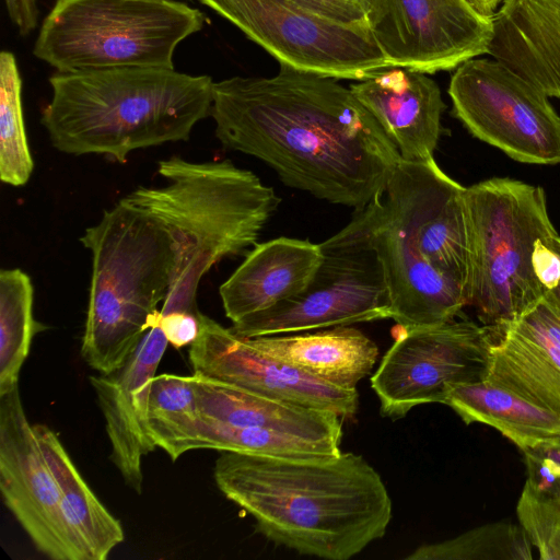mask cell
<instances>
[{"instance_id":"6da1fadb","label":"cell","mask_w":560,"mask_h":560,"mask_svg":"<svg viewBox=\"0 0 560 560\" xmlns=\"http://www.w3.org/2000/svg\"><path fill=\"white\" fill-rule=\"evenodd\" d=\"M279 66L271 77L214 82L215 137L269 165L292 188L365 208L401 160L396 145L339 79Z\"/></svg>"},{"instance_id":"7a4b0ae2","label":"cell","mask_w":560,"mask_h":560,"mask_svg":"<svg viewBox=\"0 0 560 560\" xmlns=\"http://www.w3.org/2000/svg\"><path fill=\"white\" fill-rule=\"evenodd\" d=\"M213 477L268 540L300 555L348 560L384 537L392 499L354 453L266 456L221 452Z\"/></svg>"},{"instance_id":"3957f363","label":"cell","mask_w":560,"mask_h":560,"mask_svg":"<svg viewBox=\"0 0 560 560\" xmlns=\"http://www.w3.org/2000/svg\"><path fill=\"white\" fill-rule=\"evenodd\" d=\"M465 190L435 160H400L384 191L346 225L376 253L400 328L445 323L468 305Z\"/></svg>"},{"instance_id":"277c9868","label":"cell","mask_w":560,"mask_h":560,"mask_svg":"<svg viewBox=\"0 0 560 560\" xmlns=\"http://www.w3.org/2000/svg\"><path fill=\"white\" fill-rule=\"evenodd\" d=\"M49 84L40 122L51 145L125 163L135 150L187 141L211 115L214 81L175 68L128 67L56 72Z\"/></svg>"},{"instance_id":"5b68a950","label":"cell","mask_w":560,"mask_h":560,"mask_svg":"<svg viewBox=\"0 0 560 560\" xmlns=\"http://www.w3.org/2000/svg\"><path fill=\"white\" fill-rule=\"evenodd\" d=\"M158 173L165 185L139 186L125 198L156 219L172 240L174 266L161 314H198L202 277L257 244L280 198L229 160L191 162L173 155L159 162Z\"/></svg>"},{"instance_id":"8992f818","label":"cell","mask_w":560,"mask_h":560,"mask_svg":"<svg viewBox=\"0 0 560 560\" xmlns=\"http://www.w3.org/2000/svg\"><path fill=\"white\" fill-rule=\"evenodd\" d=\"M92 272L81 354L100 374L120 368L154 323L174 266L163 225L125 197L85 230Z\"/></svg>"},{"instance_id":"52a82bcc","label":"cell","mask_w":560,"mask_h":560,"mask_svg":"<svg viewBox=\"0 0 560 560\" xmlns=\"http://www.w3.org/2000/svg\"><path fill=\"white\" fill-rule=\"evenodd\" d=\"M465 201L468 305L485 326L512 322L546 294L533 266L537 242L558 235L545 190L494 177L466 187Z\"/></svg>"},{"instance_id":"ba28073f","label":"cell","mask_w":560,"mask_h":560,"mask_svg":"<svg viewBox=\"0 0 560 560\" xmlns=\"http://www.w3.org/2000/svg\"><path fill=\"white\" fill-rule=\"evenodd\" d=\"M203 24L201 11L175 0H56L33 55L62 73L174 68L177 46Z\"/></svg>"},{"instance_id":"9c48e42d","label":"cell","mask_w":560,"mask_h":560,"mask_svg":"<svg viewBox=\"0 0 560 560\" xmlns=\"http://www.w3.org/2000/svg\"><path fill=\"white\" fill-rule=\"evenodd\" d=\"M320 248L323 260L301 292L230 328L259 337L392 318L382 264L364 240L345 226Z\"/></svg>"},{"instance_id":"30bf717a","label":"cell","mask_w":560,"mask_h":560,"mask_svg":"<svg viewBox=\"0 0 560 560\" xmlns=\"http://www.w3.org/2000/svg\"><path fill=\"white\" fill-rule=\"evenodd\" d=\"M279 63L336 79L362 80L389 67L366 24L317 14L293 0H199Z\"/></svg>"},{"instance_id":"8fae6325","label":"cell","mask_w":560,"mask_h":560,"mask_svg":"<svg viewBox=\"0 0 560 560\" xmlns=\"http://www.w3.org/2000/svg\"><path fill=\"white\" fill-rule=\"evenodd\" d=\"M448 95L453 114L474 137L522 163H560V117L549 96L501 62L465 61Z\"/></svg>"},{"instance_id":"7c38bea8","label":"cell","mask_w":560,"mask_h":560,"mask_svg":"<svg viewBox=\"0 0 560 560\" xmlns=\"http://www.w3.org/2000/svg\"><path fill=\"white\" fill-rule=\"evenodd\" d=\"M488 348L487 327L469 319L401 328L371 377L382 416L400 419L417 406L443 404L456 385L482 380Z\"/></svg>"},{"instance_id":"4fadbf2b","label":"cell","mask_w":560,"mask_h":560,"mask_svg":"<svg viewBox=\"0 0 560 560\" xmlns=\"http://www.w3.org/2000/svg\"><path fill=\"white\" fill-rule=\"evenodd\" d=\"M366 25L389 67L427 74L488 54L493 36L467 0H369Z\"/></svg>"},{"instance_id":"5bb4252c","label":"cell","mask_w":560,"mask_h":560,"mask_svg":"<svg viewBox=\"0 0 560 560\" xmlns=\"http://www.w3.org/2000/svg\"><path fill=\"white\" fill-rule=\"evenodd\" d=\"M0 491L8 510L43 555L52 560H82L19 386L0 396Z\"/></svg>"},{"instance_id":"9a60e30c","label":"cell","mask_w":560,"mask_h":560,"mask_svg":"<svg viewBox=\"0 0 560 560\" xmlns=\"http://www.w3.org/2000/svg\"><path fill=\"white\" fill-rule=\"evenodd\" d=\"M199 322V335L188 351L194 373L341 419L355 416L357 388L336 386L275 358L201 312Z\"/></svg>"},{"instance_id":"2e32d148","label":"cell","mask_w":560,"mask_h":560,"mask_svg":"<svg viewBox=\"0 0 560 560\" xmlns=\"http://www.w3.org/2000/svg\"><path fill=\"white\" fill-rule=\"evenodd\" d=\"M168 341L160 325L152 326L125 363L108 374L90 376L110 443V459L125 483L142 491V458L156 447L148 427L152 380Z\"/></svg>"},{"instance_id":"e0dca14e","label":"cell","mask_w":560,"mask_h":560,"mask_svg":"<svg viewBox=\"0 0 560 560\" xmlns=\"http://www.w3.org/2000/svg\"><path fill=\"white\" fill-rule=\"evenodd\" d=\"M349 88L396 145L401 160H434L446 105L438 83L427 73L387 67Z\"/></svg>"},{"instance_id":"ac0fdd59","label":"cell","mask_w":560,"mask_h":560,"mask_svg":"<svg viewBox=\"0 0 560 560\" xmlns=\"http://www.w3.org/2000/svg\"><path fill=\"white\" fill-rule=\"evenodd\" d=\"M323 260L320 244L278 237L256 244L219 289L232 324L301 292Z\"/></svg>"},{"instance_id":"d6986e66","label":"cell","mask_w":560,"mask_h":560,"mask_svg":"<svg viewBox=\"0 0 560 560\" xmlns=\"http://www.w3.org/2000/svg\"><path fill=\"white\" fill-rule=\"evenodd\" d=\"M492 25L488 54L560 98V0H503Z\"/></svg>"},{"instance_id":"ffe728a7","label":"cell","mask_w":560,"mask_h":560,"mask_svg":"<svg viewBox=\"0 0 560 560\" xmlns=\"http://www.w3.org/2000/svg\"><path fill=\"white\" fill-rule=\"evenodd\" d=\"M188 377L207 419L238 429L287 432L341 452L342 419L332 412L269 398L197 373Z\"/></svg>"},{"instance_id":"44dd1931","label":"cell","mask_w":560,"mask_h":560,"mask_svg":"<svg viewBox=\"0 0 560 560\" xmlns=\"http://www.w3.org/2000/svg\"><path fill=\"white\" fill-rule=\"evenodd\" d=\"M264 352L346 388L368 376L378 357L376 343L348 326L290 336L248 337Z\"/></svg>"},{"instance_id":"7402d4cb","label":"cell","mask_w":560,"mask_h":560,"mask_svg":"<svg viewBox=\"0 0 560 560\" xmlns=\"http://www.w3.org/2000/svg\"><path fill=\"white\" fill-rule=\"evenodd\" d=\"M33 427L59 487L62 514L82 560H106L125 539L120 522L91 490L57 434L46 424Z\"/></svg>"},{"instance_id":"603a6c76","label":"cell","mask_w":560,"mask_h":560,"mask_svg":"<svg viewBox=\"0 0 560 560\" xmlns=\"http://www.w3.org/2000/svg\"><path fill=\"white\" fill-rule=\"evenodd\" d=\"M466 424H487L520 451L560 438V415L486 380L452 387L444 399Z\"/></svg>"},{"instance_id":"cb8c5ba5","label":"cell","mask_w":560,"mask_h":560,"mask_svg":"<svg viewBox=\"0 0 560 560\" xmlns=\"http://www.w3.org/2000/svg\"><path fill=\"white\" fill-rule=\"evenodd\" d=\"M486 327L489 348L482 380L560 415V374L504 324Z\"/></svg>"},{"instance_id":"d4e9b609","label":"cell","mask_w":560,"mask_h":560,"mask_svg":"<svg viewBox=\"0 0 560 560\" xmlns=\"http://www.w3.org/2000/svg\"><path fill=\"white\" fill-rule=\"evenodd\" d=\"M200 411L188 376L160 374L152 380L148 427L156 447L175 462L197 450Z\"/></svg>"},{"instance_id":"484cf974","label":"cell","mask_w":560,"mask_h":560,"mask_svg":"<svg viewBox=\"0 0 560 560\" xmlns=\"http://www.w3.org/2000/svg\"><path fill=\"white\" fill-rule=\"evenodd\" d=\"M34 288L21 269L0 271V396L19 386L33 337L44 326L33 315Z\"/></svg>"},{"instance_id":"4316f807","label":"cell","mask_w":560,"mask_h":560,"mask_svg":"<svg viewBox=\"0 0 560 560\" xmlns=\"http://www.w3.org/2000/svg\"><path fill=\"white\" fill-rule=\"evenodd\" d=\"M21 96L16 58L3 50L0 54V179L14 187L25 185L34 171Z\"/></svg>"},{"instance_id":"83f0119b","label":"cell","mask_w":560,"mask_h":560,"mask_svg":"<svg viewBox=\"0 0 560 560\" xmlns=\"http://www.w3.org/2000/svg\"><path fill=\"white\" fill-rule=\"evenodd\" d=\"M532 544L518 524L500 521L472 528L451 539L423 544L408 560H530Z\"/></svg>"},{"instance_id":"f1b7e54d","label":"cell","mask_w":560,"mask_h":560,"mask_svg":"<svg viewBox=\"0 0 560 560\" xmlns=\"http://www.w3.org/2000/svg\"><path fill=\"white\" fill-rule=\"evenodd\" d=\"M518 524L541 560H560V494L525 481L516 504Z\"/></svg>"},{"instance_id":"f546056e","label":"cell","mask_w":560,"mask_h":560,"mask_svg":"<svg viewBox=\"0 0 560 560\" xmlns=\"http://www.w3.org/2000/svg\"><path fill=\"white\" fill-rule=\"evenodd\" d=\"M502 324L560 374V315L546 296Z\"/></svg>"},{"instance_id":"4dcf8cb0","label":"cell","mask_w":560,"mask_h":560,"mask_svg":"<svg viewBox=\"0 0 560 560\" xmlns=\"http://www.w3.org/2000/svg\"><path fill=\"white\" fill-rule=\"evenodd\" d=\"M527 478L533 487L560 494V438L521 451Z\"/></svg>"},{"instance_id":"1f68e13d","label":"cell","mask_w":560,"mask_h":560,"mask_svg":"<svg viewBox=\"0 0 560 560\" xmlns=\"http://www.w3.org/2000/svg\"><path fill=\"white\" fill-rule=\"evenodd\" d=\"M323 16L349 24H366L369 0H293Z\"/></svg>"},{"instance_id":"d6a6232c","label":"cell","mask_w":560,"mask_h":560,"mask_svg":"<svg viewBox=\"0 0 560 560\" xmlns=\"http://www.w3.org/2000/svg\"><path fill=\"white\" fill-rule=\"evenodd\" d=\"M199 314L180 311L160 313V325L168 343L177 349L190 346L199 335Z\"/></svg>"},{"instance_id":"836d02e7","label":"cell","mask_w":560,"mask_h":560,"mask_svg":"<svg viewBox=\"0 0 560 560\" xmlns=\"http://www.w3.org/2000/svg\"><path fill=\"white\" fill-rule=\"evenodd\" d=\"M553 237L538 241L533 255L535 275L546 292L560 280V254L553 247Z\"/></svg>"},{"instance_id":"e575fe53","label":"cell","mask_w":560,"mask_h":560,"mask_svg":"<svg viewBox=\"0 0 560 560\" xmlns=\"http://www.w3.org/2000/svg\"><path fill=\"white\" fill-rule=\"evenodd\" d=\"M11 22L20 35H28L37 26L38 9L36 0H4Z\"/></svg>"},{"instance_id":"d590c367","label":"cell","mask_w":560,"mask_h":560,"mask_svg":"<svg viewBox=\"0 0 560 560\" xmlns=\"http://www.w3.org/2000/svg\"><path fill=\"white\" fill-rule=\"evenodd\" d=\"M479 13L492 18L503 0H467Z\"/></svg>"},{"instance_id":"8d00e7d4","label":"cell","mask_w":560,"mask_h":560,"mask_svg":"<svg viewBox=\"0 0 560 560\" xmlns=\"http://www.w3.org/2000/svg\"><path fill=\"white\" fill-rule=\"evenodd\" d=\"M555 249L560 254V235H556L552 240ZM545 296L553 305L558 314L560 315V280L557 285L551 290L547 291Z\"/></svg>"}]
</instances>
